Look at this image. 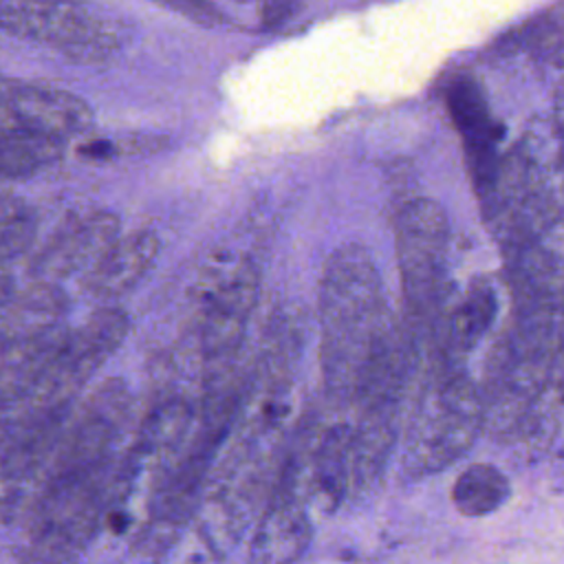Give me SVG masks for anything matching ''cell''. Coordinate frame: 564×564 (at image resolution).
<instances>
[{"instance_id": "obj_7", "label": "cell", "mask_w": 564, "mask_h": 564, "mask_svg": "<svg viewBox=\"0 0 564 564\" xmlns=\"http://www.w3.org/2000/svg\"><path fill=\"white\" fill-rule=\"evenodd\" d=\"M121 236L119 218L104 209H82L66 216L31 260L33 282L55 284L75 273L88 275L110 245Z\"/></svg>"}, {"instance_id": "obj_4", "label": "cell", "mask_w": 564, "mask_h": 564, "mask_svg": "<svg viewBox=\"0 0 564 564\" xmlns=\"http://www.w3.org/2000/svg\"><path fill=\"white\" fill-rule=\"evenodd\" d=\"M128 333V317L104 306L95 311L79 328L64 330L37 386L29 394L35 410H62L70 394L82 388L90 375L121 346Z\"/></svg>"}, {"instance_id": "obj_21", "label": "cell", "mask_w": 564, "mask_h": 564, "mask_svg": "<svg viewBox=\"0 0 564 564\" xmlns=\"http://www.w3.org/2000/svg\"><path fill=\"white\" fill-rule=\"evenodd\" d=\"M11 509V491L0 482V513Z\"/></svg>"}, {"instance_id": "obj_12", "label": "cell", "mask_w": 564, "mask_h": 564, "mask_svg": "<svg viewBox=\"0 0 564 564\" xmlns=\"http://www.w3.org/2000/svg\"><path fill=\"white\" fill-rule=\"evenodd\" d=\"M350 443L352 430L330 427L313 452L311 494L322 509H335L350 485Z\"/></svg>"}, {"instance_id": "obj_22", "label": "cell", "mask_w": 564, "mask_h": 564, "mask_svg": "<svg viewBox=\"0 0 564 564\" xmlns=\"http://www.w3.org/2000/svg\"><path fill=\"white\" fill-rule=\"evenodd\" d=\"M560 119H562V134H564V99H562V106H560Z\"/></svg>"}, {"instance_id": "obj_20", "label": "cell", "mask_w": 564, "mask_h": 564, "mask_svg": "<svg viewBox=\"0 0 564 564\" xmlns=\"http://www.w3.org/2000/svg\"><path fill=\"white\" fill-rule=\"evenodd\" d=\"M130 524V518L123 511H108V527L115 533H123Z\"/></svg>"}, {"instance_id": "obj_16", "label": "cell", "mask_w": 564, "mask_h": 564, "mask_svg": "<svg viewBox=\"0 0 564 564\" xmlns=\"http://www.w3.org/2000/svg\"><path fill=\"white\" fill-rule=\"evenodd\" d=\"M192 408L183 399H167L156 405L141 423L137 434V452L152 454L174 447L192 423Z\"/></svg>"}, {"instance_id": "obj_2", "label": "cell", "mask_w": 564, "mask_h": 564, "mask_svg": "<svg viewBox=\"0 0 564 564\" xmlns=\"http://www.w3.org/2000/svg\"><path fill=\"white\" fill-rule=\"evenodd\" d=\"M485 430V405L474 383L447 375L416 403L405 425L401 467L421 478L454 465Z\"/></svg>"}, {"instance_id": "obj_15", "label": "cell", "mask_w": 564, "mask_h": 564, "mask_svg": "<svg viewBox=\"0 0 564 564\" xmlns=\"http://www.w3.org/2000/svg\"><path fill=\"white\" fill-rule=\"evenodd\" d=\"M64 143L0 130V181H13L55 163Z\"/></svg>"}, {"instance_id": "obj_8", "label": "cell", "mask_w": 564, "mask_h": 564, "mask_svg": "<svg viewBox=\"0 0 564 564\" xmlns=\"http://www.w3.org/2000/svg\"><path fill=\"white\" fill-rule=\"evenodd\" d=\"M130 397L119 379H106L82 405L79 419L62 436L51 480L88 474L101 467L106 452L123 425Z\"/></svg>"}, {"instance_id": "obj_1", "label": "cell", "mask_w": 564, "mask_h": 564, "mask_svg": "<svg viewBox=\"0 0 564 564\" xmlns=\"http://www.w3.org/2000/svg\"><path fill=\"white\" fill-rule=\"evenodd\" d=\"M322 366L330 392L355 399L372 364L397 339L370 256L346 245L324 264L319 284Z\"/></svg>"}, {"instance_id": "obj_3", "label": "cell", "mask_w": 564, "mask_h": 564, "mask_svg": "<svg viewBox=\"0 0 564 564\" xmlns=\"http://www.w3.org/2000/svg\"><path fill=\"white\" fill-rule=\"evenodd\" d=\"M0 31L82 64L104 62L119 46L106 20L70 0H0Z\"/></svg>"}, {"instance_id": "obj_14", "label": "cell", "mask_w": 564, "mask_h": 564, "mask_svg": "<svg viewBox=\"0 0 564 564\" xmlns=\"http://www.w3.org/2000/svg\"><path fill=\"white\" fill-rule=\"evenodd\" d=\"M447 106L458 132L465 139L467 150L474 154L476 163L482 165L487 152L494 145V123L478 86L465 77L454 79L447 90Z\"/></svg>"}, {"instance_id": "obj_5", "label": "cell", "mask_w": 564, "mask_h": 564, "mask_svg": "<svg viewBox=\"0 0 564 564\" xmlns=\"http://www.w3.org/2000/svg\"><path fill=\"white\" fill-rule=\"evenodd\" d=\"M93 110L70 90L35 82H0V130L66 143L86 134Z\"/></svg>"}, {"instance_id": "obj_19", "label": "cell", "mask_w": 564, "mask_h": 564, "mask_svg": "<svg viewBox=\"0 0 564 564\" xmlns=\"http://www.w3.org/2000/svg\"><path fill=\"white\" fill-rule=\"evenodd\" d=\"M297 7V0H260V20L262 26L275 29L280 26Z\"/></svg>"}, {"instance_id": "obj_11", "label": "cell", "mask_w": 564, "mask_h": 564, "mask_svg": "<svg viewBox=\"0 0 564 564\" xmlns=\"http://www.w3.org/2000/svg\"><path fill=\"white\" fill-rule=\"evenodd\" d=\"M156 256L159 238L154 231L137 229L132 234H121L93 271L84 275V286L93 297L115 302L128 295L150 273Z\"/></svg>"}, {"instance_id": "obj_9", "label": "cell", "mask_w": 564, "mask_h": 564, "mask_svg": "<svg viewBox=\"0 0 564 564\" xmlns=\"http://www.w3.org/2000/svg\"><path fill=\"white\" fill-rule=\"evenodd\" d=\"M258 302V269L240 260L205 297L198 322V344L207 361L229 359L247 330Z\"/></svg>"}, {"instance_id": "obj_13", "label": "cell", "mask_w": 564, "mask_h": 564, "mask_svg": "<svg viewBox=\"0 0 564 564\" xmlns=\"http://www.w3.org/2000/svg\"><path fill=\"white\" fill-rule=\"evenodd\" d=\"M509 496V478L491 463L467 465L452 485V502L467 518H482L498 511Z\"/></svg>"}, {"instance_id": "obj_17", "label": "cell", "mask_w": 564, "mask_h": 564, "mask_svg": "<svg viewBox=\"0 0 564 564\" xmlns=\"http://www.w3.org/2000/svg\"><path fill=\"white\" fill-rule=\"evenodd\" d=\"M35 216L26 203L0 194V264L22 256L35 238Z\"/></svg>"}, {"instance_id": "obj_18", "label": "cell", "mask_w": 564, "mask_h": 564, "mask_svg": "<svg viewBox=\"0 0 564 564\" xmlns=\"http://www.w3.org/2000/svg\"><path fill=\"white\" fill-rule=\"evenodd\" d=\"M152 2L200 26H218L225 22V13L212 0H152Z\"/></svg>"}, {"instance_id": "obj_23", "label": "cell", "mask_w": 564, "mask_h": 564, "mask_svg": "<svg viewBox=\"0 0 564 564\" xmlns=\"http://www.w3.org/2000/svg\"><path fill=\"white\" fill-rule=\"evenodd\" d=\"M231 2H260V0H231Z\"/></svg>"}, {"instance_id": "obj_6", "label": "cell", "mask_w": 564, "mask_h": 564, "mask_svg": "<svg viewBox=\"0 0 564 564\" xmlns=\"http://www.w3.org/2000/svg\"><path fill=\"white\" fill-rule=\"evenodd\" d=\"M399 264L403 293L416 313H427L441 289L447 245L443 209L432 200H412L399 218Z\"/></svg>"}, {"instance_id": "obj_10", "label": "cell", "mask_w": 564, "mask_h": 564, "mask_svg": "<svg viewBox=\"0 0 564 564\" xmlns=\"http://www.w3.org/2000/svg\"><path fill=\"white\" fill-rule=\"evenodd\" d=\"M311 542V520L291 485H282L262 513L251 546L249 564H293Z\"/></svg>"}]
</instances>
